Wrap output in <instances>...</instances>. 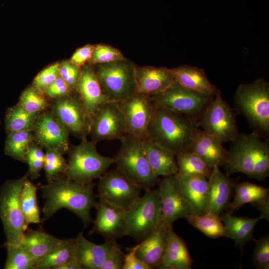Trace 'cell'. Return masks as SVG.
Wrapping results in <instances>:
<instances>
[{"label":"cell","mask_w":269,"mask_h":269,"mask_svg":"<svg viewBox=\"0 0 269 269\" xmlns=\"http://www.w3.org/2000/svg\"><path fill=\"white\" fill-rule=\"evenodd\" d=\"M94 184L79 183L67 177H58L42 186L41 190L45 203L43 221L52 217L59 210L66 208L78 216L84 228L92 221L90 211L97 202L93 193Z\"/></svg>","instance_id":"obj_1"},{"label":"cell","mask_w":269,"mask_h":269,"mask_svg":"<svg viewBox=\"0 0 269 269\" xmlns=\"http://www.w3.org/2000/svg\"><path fill=\"white\" fill-rule=\"evenodd\" d=\"M197 128L196 121L182 114L155 107L147 138L176 155L188 151Z\"/></svg>","instance_id":"obj_2"},{"label":"cell","mask_w":269,"mask_h":269,"mask_svg":"<svg viewBox=\"0 0 269 269\" xmlns=\"http://www.w3.org/2000/svg\"><path fill=\"white\" fill-rule=\"evenodd\" d=\"M237 111L244 116L255 132L269 133V83L259 78L250 83L240 84L235 92Z\"/></svg>","instance_id":"obj_3"},{"label":"cell","mask_w":269,"mask_h":269,"mask_svg":"<svg viewBox=\"0 0 269 269\" xmlns=\"http://www.w3.org/2000/svg\"><path fill=\"white\" fill-rule=\"evenodd\" d=\"M113 157L116 168L141 189H151L159 179L150 168L144 150L142 139L127 134Z\"/></svg>","instance_id":"obj_4"},{"label":"cell","mask_w":269,"mask_h":269,"mask_svg":"<svg viewBox=\"0 0 269 269\" xmlns=\"http://www.w3.org/2000/svg\"><path fill=\"white\" fill-rule=\"evenodd\" d=\"M114 163L113 157L98 152L95 142L86 139L70 151L65 176L70 180L87 184L99 178Z\"/></svg>","instance_id":"obj_5"},{"label":"cell","mask_w":269,"mask_h":269,"mask_svg":"<svg viewBox=\"0 0 269 269\" xmlns=\"http://www.w3.org/2000/svg\"><path fill=\"white\" fill-rule=\"evenodd\" d=\"M160 217L158 189L145 190L144 195L126 212V236L141 242L156 228Z\"/></svg>","instance_id":"obj_6"},{"label":"cell","mask_w":269,"mask_h":269,"mask_svg":"<svg viewBox=\"0 0 269 269\" xmlns=\"http://www.w3.org/2000/svg\"><path fill=\"white\" fill-rule=\"evenodd\" d=\"M27 176L6 181L0 189V218L6 236L5 243L20 244L28 226L20 205V195Z\"/></svg>","instance_id":"obj_7"},{"label":"cell","mask_w":269,"mask_h":269,"mask_svg":"<svg viewBox=\"0 0 269 269\" xmlns=\"http://www.w3.org/2000/svg\"><path fill=\"white\" fill-rule=\"evenodd\" d=\"M151 96L155 107L169 109L196 122L215 97L186 88L175 81L164 92Z\"/></svg>","instance_id":"obj_8"},{"label":"cell","mask_w":269,"mask_h":269,"mask_svg":"<svg viewBox=\"0 0 269 269\" xmlns=\"http://www.w3.org/2000/svg\"><path fill=\"white\" fill-rule=\"evenodd\" d=\"M134 69L124 59L100 64L95 73L109 101L120 103L135 93Z\"/></svg>","instance_id":"obj_9"},{"label":"cell","mask_w":269,"mask_h":269,"mask_svg":"<svg viewBox=\"0 0 269 269\" xmlns=\"http://www.w3.org/2000/svg\"><path fill=\"white\" fill-rule=\"evenodd\" d=\"M197 125L222 144L233 141L239 134L234 111L222 98L220 91L197 122Z\"/></svg>","instance_id":"obj_10"},{"label":"cell","mask_w":269,"mask_h":269,"mask_svg":"<svg viewBox=\"0 0 269 269\" xmlns=\"http://www.w3.org/2000/svg\"><path fill=\"white\" fill-rule=\"evenodd\" d=\"M97 189L99 199L127 211L140 197L141 189L116 167L99 178Z\"/></svg>","instance_id":"obj_11"},{"label":"cell","mask_w":269,"mask_h":269,"mask_svg":"<svg viewBox=\"0 0 269 269\" xmlns=\"http://www.w3.org/2000/svg\"><path fill=\"white\" fill-rule=\"evenodd\" d=\"M157 184L160 199V217L158 225L169 227L175 221L185 218L191 214L177 174L163 176L158 179Z\"/></svg>","instance_id":"obj_12"},{"label":"cell","mask_w":269,"mask_h":269,"mask_svg":"<svg viewBox=\"0 0 269 269\" xmlns=\"http://www.w3.org/2000/svg\"><path fill=\"white\" fill-rule=\"evenodd\" d=\"M89 134L94 142L120 140L127 134L124 115L119 103L109 101L93 116Z\"/></svg>","instance_id":"obj_13"},{"label":"cell","mask_w":269,"mask_h":269,"mask_svg":"<svg viewBox=\"0 0 269 269\" xmlns=\"http://www.w3.org/2000/svg\"><path fill=\"white\" fill-rule=\"evenodd\" d=\"M119 103L124 115L127 134L142 139L147 138L148 126L155 109L151 96L135 92Z\"/></svg>","instance_id":"obj_14"},{"label":"cell","mask_w":269,"mask_h":269,"mask_svg":"<svg viewBox=\"0 0 269 269\" xmlns=\"http://www.w3.org/2000/svg\"><path fill=\"white\" fill-rule=\"evenodd\" d=\"M95 208L97 213L92 233L101 235L109 243L126 236L125 210L101 199Z\"/></svg>","instance_id":"obj_15"},{"label":"cell","mask_w":269,"mask_h":269,"mask_svg":"<svg viewBox=\"0 0 269 269\" xmlns=\"http://www.w3.org/2000/svg\"><path fill=\"white\" fill-rule=\"evenodd\" d=\"M237 183L219 167L212 169L208 179L207 213L220 216L228 211Z\"/></svg>","instance_id":"obj_16"},{"label":"cell","mask_w":269,"mask_h":269,"mask_svg":"<svg viewBox=\"0 0 269 269\" xmlns=\"http://www.w3.org/2000/svg\"><path fill=\"white\" fill-rule=\"evenodd\" d=\"M57 119L74 135L85 139L89 134L91 119L86 113L80 100L66 97L54 106Z\"/></svg>","instance_id":"obj_17"},{"label":"cell","mask_w":269,"mask_h":269,"mask_svg":"<svg viewBox=\"0 0 269 269\" xmlns=\"http://www.w3.org/2000/svg\"><path fill=\"white\" fill-rule=\"evenodd\" d=\"M135 92L152 96L164 92L175 79L171 69L153 66L134 67Z\"/></svg>","instance_id":"obj_18"},{"label":"cell","mask_w":269,"mask_h":269,"mask_svg":"<svg viewBox=\"0 0 269 269\" xmlns=\"http://www.w3.org/2000/svg\"><path fill=\"white\" fill-rule=\"evenodd\" d=\"M188 151L196 153L210 169L224 166L228 150L216 138L198 127Z\"/></svg>","instance_id":"obj_19"},{"label":"cell","mask_w":269,"mask_h":269,"mask_svg":"<svg viewBox=\"0 0 269 269\" xmlns=\"http://www.w3.org/2000/svg\"><path fill=\"white\" fill-rule=\"evenodd\" d=\"M254 154L248 134H239L232 141L224 166L225 174L229 176L242 173L251 177L254 167Z\"/></svg>","instance_id":"obj_20"},{"label":"cell","mask_w":269,"mask_h":269,"mask_svg":"<svg viewBox=\"0 0 269 269\" xmlns=\"http://www.w3.org/2000/svg\"><path fill=\"white\" fill-rule=\"evenodd\" d=\"M35 133L38 142L46 147L61 153L68 150V135L66 128L57 118L44 114L35 124Z\"/></svg>","instance_id":"obj_21"},{"label":"cell","mask_w":269,"mask_h":269,"mask_svg":"<svg viewBox=\"0 0 269 269\" xmlns=\"http://www.w3.org/2000/svg\"><path fill=\"white\" fill-rule=\"evenodd\" d=\"M80 100L87 114L91 118L109 100L104 94L96 73L90 68L80 72L76 85Z\"/></svg>","instance_id":"obj_22"},{"label":"cell","mask_w":269,"mask_h":269,"mask_svg":"<svg viewBox=\"0 0 269 269\" xmlns=\"http://www.w3.org/2000/svg\"><path fill=\"white\" fill-rule=\"evenodd\" d=\"M75 257L82 269H100L107 257L118 245L106 242L97 245L86 239L80 233L75 239Z\"/></svg>","instance_id":"obj_23"},{"label":"cell","mask_w":269,"mask_h":269,"mask_svg":"<svg viewBox=\"0 0 269 269\" xmlns=\"http://www.w3.org/2000/svg\"><path fill=\"white\" fill-rule=\"evenodd\" d=\"M169 227L158 225L144 240L138 243L136 256L151 269H158L162 263L167 247Z\"/></svg>","instance_id":"obj_24"},{"label":"cell","mask_w":269,"mask_h":269,"mask_svg":"<svg viewBox=\"0 0 269 269\" xmlns=\"http://www.w3.org/2000/svg\"><path fill=\"white\" fill-rule=\"evenodd\" d=\"M177 175L191 214L207 213L208 179L200 176Z\"/></svg>","instance_id":"obj_25"},{"label":"cell","mask_w":269,"mask_h":269,"mask_svg":"<svg viewBox=\"0 0 269 269\" xmlns=\"http://www.w3.org/2000/svg\"><path fill=\"white\" fill-rule=\"evenodd\" d=\"M142 143L148 163L157 176L177 173L176 155L173 152L149 138L142 139Z\"/></svg>","instance_id":"obj_26"},{"label":"cell","mask_w":269,"mask_h":269,"mask_svg":"<svg viewBox=\"0 0 269 269\" xmlns=\"http://www.w3.org/2000/svg\"><path fill=\"white\" fill-rule=\"evenodd\" d=\"M220 217L228 233V238L234 241L236 246L243 250L249 242L254 241L256 225L261 220L258 218L238 217L228 211L223 212Z\"/></svg>","instance_id":"obj_27"},{"label":"cell","mask_w":269,"mask_h":269,"mask_svg":"<svg viewBox=\"0 0 269 269\" xmlns=\"http://www.w3.org/2000/svg\"><path fill=\"white\" fill-rule=\"evenodd\" d=\"M193 260L184 240L177 235L172 228L168 229L166 251L160 269H191Z\"/></svg>","instance_id":"obj_28"},{"label":"cell","mask_w":269,"mask_h":269,"mask_svg":"<svg viewBox=\"0 0 269 269\" xmlns=\"http://www.w3.org/2000/svg\"><path fill=\"white\" fill-rule=\"evenodd\" d=\"M175 81L188 89L215 96L220 91L206 76L203 69L182 65L171 69Z\"/></svg>","instance_id":"obj_29"},{"label":"cell","mask_w":269,"mask_h":269,"mask_svg":"<svg viewBox=\"0 0 269 269\" xmlns=\"http://www.w3.org/2000/svg\"><path fill=\"white\" fill-rule=\"evenodd\" d=\"M61 240L42 229L28 230L20 245L38 262L53 250Z\"/></svg>","instance_id":"obj_30"},{"label":"cell","mask_w":269,"mask_h":269,"mask_svg":"<svg viewBox=\"0 0 269 269\" xmlns=\"http://www.w3.org/2000/svg\"><path fill=\"white\" fill-rule=\"evenodd\" d=\"M235 194L227 211L233 214L247 203L261 202L269 197V189L249 181L237 183Z\"/></svg>","instance_id":"obj_31"},{"label":"cell","mask_w":269,"mask_h":269,"mask_svg":"<svg viewBox=\"0 0 269 269\" xmlns=\"http://www.w3.org/2000/svg\"><path fill=\"white\" fill-rule=\"evenodd\" d=\"M254 154V167L250 178L265 180L269 175V144L256 132L248 134Z\"/></svg>","instance_id":"obj_32"},{"label":"cell","mask_w":269,"mask_h":269,"mask_svg":"<svg viewBox=\"0 0 269 269\" xmlns=\"http://www.w3.org/2000/svg\"><path fill=\"white\" fill-rule=\"evenodd\" d=\"M75 239H62L60 244L37 262L36 269H58L75 257Z\"/></svg>","instance_id":"obj_33"},{"label":"cell","mask_w":269,"mask_h":269,"mask_svg":"<svg viewBox=\"0 0 269 269\" xmlns=\"http://www.w3.org/2000/svg\"><path fill=\"white\" fill-rule=\"evenodd\" d=\"M37 187L26 179L20 195V205L25 224H39L40 212L36 197Z\"/></svg>","instance_id":"obj_34"},{"label":"cell","mask_w":269,"mask_h":269,"mask_svg":"<svg viewBox=\"0 0 269 269\" xmlns=\"http://www.w3.org/2000/svg\"><path fill=\"white\" fill-rule=\"evenodd\" d=\"M186 219L194 228L206 236L217 239L228 237V233L220 216L206 213L202 215L190 214Z\"/></svg>","instance_id":"obj_35"},{"label":"cell","mask_w":269,"mask_h":269,"mask_svg":"<svg viewBox=\"0 0 269 269\" xmlns=\"http://www.w3.org/2000/svg\"><path fill=\"white\" fill-rule=\"evenodd\" d=\"M176 160L178 175L200 176L208 179L211 175L212 170L194 152L187 151L178 154Z\"/></svg>","instance_id":"obj_36"},{"label":"cell","mask_w":269,"mask_h":269,"mask_svg":"<svg viewBox=\"0 0 269 269\" xmlns=\"http://www.w3.org/2000/svg\"><path fill=\"white\" fill-rule=\"evenodd\" d=\"M32 138L29 130L8 133L5 145V154L15 159L26 161L25 156Z\"/></svg>","instance_id":"obj_37"},{"label":"cell","mask_w":269,"mask_h":269,"mask_svg":"<svg viewBox=\"0 0 269 269\" xmlns=\"http://www.w3.org/2000/svg\"><path fill=\"white\" fill-rule=\"evenodd\" d=\"M7 259L5 269H36L37 262L20 244L5 243Z\"/></svg>","instance_id":"obj_38"},{"label":"cell","mask_w":269,"mask_h":269,"mask_svg":"<svg viewBox=\"0 0 269 269\" xmlns=\"http://www.w3.org/2000/svg\"><path fill=\"white\" fill-rule=\"evenodd\" d=\"M36 114L29 113L20 105L10 108L6 113L5 127L8 133L29 130L32 126Z\"/></svg>","instance_id":"obj_39"},{"label":"cell","mask_w":269,"mask_h":269,"mask_svg":"<svg viewBox=\"0 0 269 269\" xmlns=\"http://www.w3.org/2000/svg\"><path fill=\"white\" fill-rule=\"evenodd\" d=\"M46 148L43 168L49 182L59 177L60 173H64L67 163L62 156L61 152L51 148Z\"/></svg>","instance_id":"obj_40"},{"label":"cell","mask_w":269,"mask_h":269,"mask_svg":"<svg viewBox=\"0 0 269 269\" xmlns=\"http://www.w3.org/2000/svg\"><path fill=\"white\" fill-rule=\"evenodd\" d=\"M19 105L29 113L36 114L46 107L47 102L35 89L30 88L21 95Z\"/></svg>","instance_id":"obj_41"},{"label":"cell","mask_w":269,"mask_h":269,"mask_svg":"<svg viewBox=\"0 0 269 269\" xmlns=\"http://www.w3.org/2000/svg\"><path fill=\"white\" fill-rule=\"evenodd\" d=\"M256 245L252 263L258 269H269V236L268 234L255 240Z\"/></svg>","instance_id":"obj_42"},{"label":"cell","mask_w":269,"mask_h":269,"mask_svg":"<svg viewBox=\"0 0 269 269\" xmlns=\"http://www.w3.org/2000/svg\"><path fill=\"white\" fill-rule=\"evenodd\" d=\"M94 63L104 64L124 59L118 49L106 45H99L94 49L92 56Z\"/></svg>","instance_id":"obj_43"},{"label":"cell","mask_w":269,"mask_h":269,"mask_svg":"<svg viewBox=\"0 0 269 269\" xmlns=\"http://www.w3.org/2000/svg\"><path fill=\"white\" fill-rule=\"evenodd\" d=\"M59 65L54 64L42 70L35 77L34 84L38 88H47L58 77Z\"/></svg>","instance_id":"obj_44"},{"label":"cell","mask_w":269,"mask_h":269,"mask_svg":"<svg viewBox=\"0 0 269 269\" xmlns=\"http://www.w3.org/2000/svg\"><path fill=\"white\" fill-rule=\"evenodd\" d=\"M59 74L69 87L76 86L80 72L77 66L68 62H64L59 67Z\"/></svg>","instance_id":"obj_45"},{"label":"cell","mask_w":269,"mask_h":269,"mask_svg":"<svg viewBox=\"0 0 269 269\" xmlns=\"http://www.w3.org/2000/svg\"><path fill=\"white\" fill-rule=\"evenodd\" d=\"M125 254L118 245L111 252L100 269H122Z\"/></svg>","instance_id":"obj_46"},{"label":"cell","mask_w":269,"mask_h":269,"mask_svg":"<svg viewBox=\"0 0 269 269\" xmlns=\"http://www.w3.org/2000/svg\"><path fill=\"white\" fill-rule=\"evenodd\" d=\"M138 244L134 247L128 248L129 253L125 255L124 263L122 269H151L136 255Z\"/></svg>","instance_id":"obj_47"},{"label":"cell","mask_w":269,"mask_h":269,"mask_svg":"<svg viewBox=\"0 0 269 269\" xmlns=\"http://www.w3.org/2000/svg\"><path fill=\"white\" fill-rule=\"evenodd\" d=\"M69 87L66 82L60 76H58L46 88V93L49 97H58L67 94Z\"/></svg>","instance_id":"obj_48"},{"label":"cell","mask_w":269,"mask_h":269,"mask_svg":"<svg viewBox=\"0 0 269 269\" xmlns=\"http://www.w3.org/2000/svg\"><path fill=\"white\" fill-rule=\"evenodd\" d=\"M94 48L92 45H86L79 48L72 55L71 61L76 66L83 65L92 55Z\"/></svg>","instance_id":"obj_49"},{"label":"cell","mask_w":269,"mask_h":269,"mask_svg":"<svg viewBox=\"0 0 269 269\" xmlns=\"http://www.w3.org/2000/svg\"><path fill=\"white\" fill-rule=\"evenodd\" d=\"M252 204L260 212L261 219L269 220V197L261 202L252 203Z\"/></svg>","instance_id":"obj_50"},{"label":"cell","mask_w":269,"mask_h":269,"mask_svg":"<svg viewBox=\"0 0 269 269\" xmlns=\"http://www.w3.org/2000/svg\"><path fill=\"white\" fill-rule=\"evenodd\" d=\"M58 269H82L76 259L71 260L60 266Z\"/></svg>","instance_id":"obj_51"}]
</instances>
